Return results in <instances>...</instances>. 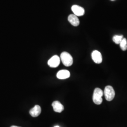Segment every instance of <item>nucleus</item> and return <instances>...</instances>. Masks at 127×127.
<instances>
[{
	"mask_svg": "<svg viewBox=\"0 0 127 127\" xmlns=\"http://www.w3.org/2000/svg\"><path fill=\"white\" fill-rule=\"evenodd\" d=\"M10 127H18V126H11Z\"/></svg>",
	"mask_w": 127,
	"mask_h": 127,
	"instance_id": "obj_13",
	"label": "nucleus"
},
{
	"mask_svg": "<svg viewBox=\"0 0 127 127\" xmlns=\"http://www.w3.org/2000/svg\"><path fill=\"white\" fill-rule=\"evenodd\" d=\"M91 57L92 60L96 64L101 63L102 62V56L99 51L97 50H94L92 54Z\"/></svg>",
	"mask_w": 127,
	"mask_h": 127,
	"instance_id": "obj_6",
	"label": "nucleus"
},
{
	"mask_svg": "<svg viewBox=\"0 0 127 127\" xmlns=\"http://www.w3.org/2000/svg\"><path fill=\"white\" fill-rule=\"evenodd\" d=\"M104 95V92L101 89L98 88H96L95 89L93 95V101L96 104H101L103 101L102 98Z\"/></svg>",
	"mask_w": 127,
	"mask_h": 127,
	"instance_id": "obj_1",
	"label": "nucleus"
},
{
	"mask_svg": "<svg viewBox=\"0 0 127 127\" xmlns=\"http://www.w3.org/2000/svg\"><path fill=\"white\" fill-rule=\"evenodd\" d=\"M68 21L74 27H77L80 24V21L77 16L74 14H71L68 16Z\"/></svg>",
	"mask_w": 127,
	"mask_h": 127,
	"instance_id": "obj_8",
	"label": "nucleus"
},
{
	"mask_svg": "<svg viewBox=\"0 0 127 127\" xmlns=\"http://www.w3.org/2000/svg\"><path fill=\"white\" fill-rule=\"evenodd\" d=\"M29 113L32 117H36L41 114V107L38 105H35L34 107H33L32 109L30 110Z\"/></svg>",
	"mask_w": 127,
	"mask_h": 127,
	"instance_id": "obj_10",
	"label": "nucleus"
},
{
	"mask_svg": "<svg viewBox=\"0 0 127 127\" xmlns=\"http://www.w3.org/2000/svg\"><path fill=\"white\" fill-rule=\"evenodd\" d=\"M123 35H114L113 38V40L114 41V42L115 43L117 44H120L121 42L123 40Z\"/></svg>",
	"mask_w": 127,
	"mask_h": 127,
	"instance_id": "obj_11",
	"label": "nucleus"
},
{
	"mask_svg": "<svg viewBox=\"0 0 127 127\" xmlns=\"http://www.w3.org/2000/svg\"><path fill=\"white\" fill-rule=\"evenodd\" d=\"M70 76V73L67 70H62L59 71L57 74V77L59 79H65Z\"/></svg>",
	"mask_w": 127,
	"mask_h": 127,
	"instance_id": "obj_7",
	"label": "nucleus"
},
{
	"mask_svg": "<svg viewBox=\"0 0 127 127\" xmlns=\"http://www.w3.org/2000/svg\"><path fill=\"white\" fill-rule=\"evenodd\" d=\"M72 10L73 13L76 16H82L84 15L85 13V10L84 8L82 7L77 5H74L72 7Z\"/></svg>",
	"mask_w": 127,
	"mask_h": 127,
	"instance_id": "obj_5",
	"label": "nucleus"
},
{
	"mask_svg": "<svg viewBox=\"0 0 127 127\" xmlns=\"http://www.w3.org/2000/svg\"><path fill=\"white\" fill-rule=\"evenodd\" d=\"M104 95L106 100L111 101L113 100L115 96V91L114 88L111 86H107L104 88Z\"/></svg>",
	"mask_w": 127,
	"mask_h": 127,
	"instance_id": "obj_3",
	"label": "nucleus"
},
{
	"mask_svg": "<svg viewBox=\"0 0 127 127\" xmlns=\"http://www.w3.org/2000/svg\"><path fill=\"white\" fill-rule=\"evenodd\" d=\"M52 106L55 112L57 113H61L64 109V107L60 102L58 101H56L52 103Z\"/></svg>",
	"mask_w": 127,
	"mask_h": 127,
	"instance_id": "obj_9",
	"label": "nucleus"
},
{
	"mask_svg": "<svg viewBox=\"0 0 127 127\" xmlns=\"http://www.w3.org/2000/svg\"><path fill=\"white\" fill-rule=\"evenodd\" d=\"M54 127H60L59 126H55Z\"/></svg>",
	"mask_w": 127,
	"mask_h": 127,
	"instance_id": "obj_14",
	"label": "nucleus"
},
{
	"mask_svg": "<svg viewBox=\"0 0 127 127\" xmlns=\"http://www.w3.org/2000/svg\"><path fill=\"white\" fill-rule=\"evenodd\" d=\"M60 59L63 64L66 66H70L73 64V57L67 52H62L60 55Z\"/></svg>",
	"mask_w": 127,
	"mask_h": 127,
	"instance_id": "obj_2",
	"label": "nucleus"
},
{
	"mask_svg": "<svg viewBox=\"0 0 127 127\" xmlns=\"http://www.w3.org/2000/svg\"><path fill=\"white\" fill-rule=\"evenodd\" d=\"M120 46L121 49L123 51H125L127 50V41L126 38H123V40L120 43Z\"/></svg>",
	"mask_w": 127,
	"mask_h": 127,
	"instance_id": "obj_12",
	"label": "nucleus"
},
{
	"mask_svg": "<svg viewBox=\"0 0 127 127\" xmlns=\"http://www.w3.org/2000/svg\"><path fill=\"white\" fill-rule=\"evenodd\" d=\"M112 0V1H114V0Z\"/></svg>",
	"mask_w": 127,
	"mask_h": 127,
	"instance_id": "obj_15",
	"label": "nucleus"
},
{
	"mask_svg": "<svg viewBox=\"0 0 127 127\" xmlns=\"http://www.w3.org/2000/svg\"><path fill=\"white\" fill-rule=\"evenodd\" d=\"M60 62V59L59 57L57 55H55L49 60L48 64L50 67L56 68L59 65Z\"/></svg>",
	"mask_w": 127,
	"mask_h": 127,
	"instance_id": "obj_4",
	"label": "nucleus"
}]
</instances>
